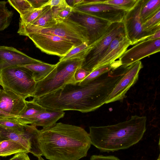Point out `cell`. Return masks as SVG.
I'll return each mask as SVG.
<instances>
[{
  "label": "cell",
  "mask_w": 160,
  "mask_h": 160,
  "mask_svg": "<svg viewBox=\"0 0 160 160\" xmlns=\"http://www.w3.org/2000/svg\"><path fill=\"white\" fill-rule=\"evenodd\" d=\"M115 70L101 75L86 85L68 84L53 92L32 100L50 110H74L82 113L94 111L105 104L124 74L123 70L114 72Z\"/></svg>",
  "instance_id": "obj_1"
},
{
  "label": "cell",
  "mask_w": 160,
  "mask_h": 160,
  "mask_svg": "<svg viewBox=\"0 0 160 160\" xmlns=\"http://www.w3.org/2000/svg\"><path fill=\"white\" fill-rule=\"evenodd\" d=\"M39 130L42 155L50 160H79L91 145L89 133L80 127L58 122Z\"/></svg>",
  "instance_id": "obj_2"
},
{
  "label": "cell",
  "mask_w": 160,
  "mask_h": 160,
  "mask_svg": "<svg viewBox=\"0 0 160 160\" xmlns=\"http://www.w3.org/2000/svg\"><path fill=\"white\" fill-rule=\"evenodd\" d=\"M147 118L137 115L117 124L89 127L91 144L101 152L128 148L138 143L146 130Z\"/></svg>",
  "instance_id": "obj_3"
},
{
  "label": "cell",
  "mask_w": 160,
  "mask_h": 160,
  "mask_svg": "<svg viewBox=\"0 0 160 160\" xmlns=\"http://www.w3.org/2000/svg\"><path fill=\"white\" fill-rule=\"evenodd\" d=\"M84 59H76L59 61L54 70L46 78L37 82L32 97L37 98L53 92L65 85L75 83L74 76L81 68Z\"/></svg>",
  "instance_id": "obj_4"
},
{
  "label": "cell",
  "mask_w": 160,
  "mask_h": 160,
  "mask_svg": "<svg viewBox=\"0 0 160 160\" xmlns=\"http://www.w3.org/2000/svg\"><path fill=\"white\" fill-rule=\"evenodd\" d=\"M56 20L55 23L46 27L27 26L19 28L18 33L24 36L32 33L53 35L70 41L75 47L84 42L88 44L87 30L82 26L69 18Z\"/></svg>",
  "instance_id": "obj_5"
},
{
  "label": "cell",
  "mask_w": 160,
  "mask_h": 160,
  "mask_svg": "<svg viewBox=\"0 0 160 160\" xmlns=\"http://www.w3.org/2000/svg\"><path fill=\"white\" fill-rule=\"evenodd\" d=\"M37 82L30 72L21 66H14L0 71V85L24 99L32 97Z\"/></svg>",
  "instance_id": "obj_6"
},
{
  "label": "cell",
  "mask_w": 160,
  "mask_h": 160,
  "mask_svg": "<svg viewBox=\"0 0 160 160\" xmlns=\"http://www.w3.org/2000/svg\"><path fill=\"white\" fill-rule=\"evenodd\" d=\"M123 35L125 33L122 22L112 23L105 33L89 46L90 49L84 58L81 68L90 72L96 69L112 40Z\"/></svg>",
  "instance_id": "obj_7"
},
{
  "label": "cell",
  "mask_w": 160,
  "mask_h": 160,
  "mask_svg": "<svg viewBox=\"0 0 160 160\" xmlns=\"http://www.w3.org/2000/svg\"><path fill=\"white\" fill-rule=\"evenodd\" d=\"M39 135L40 130L31 125H25L21 129L6 128L0 126V142L8 140L17 142L38 158L42 155Z\"/></svg>",
  "instance_id": "obj_8"
},
{
  "label": "cell",
  "mask_w": 160,
  "mask_h": 160,
  "mask_svg": "<svg viewBox=\"0 0 160 160\" xmlns=\"http://www.w3.org/2000/svg\"><path fill=\"white\" fill-rule=\"evenodd\" d=\"M26 36L42 52L60 58L65 56L75 47L70 41L53 35L32 33L28 34Z\"/></svg>",
  "instance_id": "obj_9"
},
{
  "label": "cell",
  "mask_w": 160,
  "mask_h": 160,
  "mask_svg": "<svg viewBox=\"0 0 160 160\" xmlns=\"http://www.w3.org/2000/svg\"><path fill=\"white\" fill-rule=\"evenodd\" d=\"M142 2V0H138L134 7L127 11L122 22L126 36L131 42V45L145 40L152 35L145 31L142 28L140 15Z\"/></svg>",
  "instance_id": "obj_10"
},
{
  "label": "cell",
  "mask_w": 160,
  "mask_h": 160,
  "mask_svg": "<svg viewBox=\"0 0 160 160\" xmlns=\"http://www.w3.org/2000/svg\"><path fill=\"white\" fill-rule=\"evenodd\" d=\"M69 18L86 29L89 46L100 38L112 23L108 21L92 15L74 10Z\"/></svg>",
  "instance_id": "obj_11"
},
{
  "label": "cell",
  "mask_w": 160,
  "mask_h": 160,
  "mask_svg": "<svg viewBox=\"0 0 160 160\" xmlns=\"http://www.w3.org/2000/svg\"><path fill=\"white\" fill-rule=\"evenodd\" d=\"M160 51V38L146 40L126 50L119 58L121 66L126 68L141 59Z\"/></svg>",
  "instance_id": "obj_12"
},
{
  "label": "cell",
  "mask_w": 160,
  "mask_h": 160,
  "mask_svg": "<svg viewBox=\"0 0 160 160\" xmlns=\"http://www.w3.org/2000/svg\"><path fill=\"white\" fill-rule=\"evenodd\" d=\"M142 68L140 61L126 67L124 75L109 95L105 104L122 100L128 91L137 82L139 73Z\"/></svg>",
  "instance_id": "obj_13"
},
{
  "label": "cell",
  "mask_w": 160,
  "mask_h": 160,
  "mask_svg": "<svg viewBox=\"0 0 160 160\" xmlns=\"http://www.w3.org/2000/svg\"><path fill=\"white\" fill-rule=\"evenodd\" d=\"M26 100L8 90L0 88V118H16L26 108Z\"/></svg>",
  "instance_id": "obj_14"
},
{
  "label": "cell",
  "mask_w": 160,
  "mask_h": 160,
  "mask_svg": "<svg viewBox=\"0 0 160 160\" xmlns=\"http://www.w3.org/2000/svg\"><path fill=\"white\" fill-rule=\"evenodd\" d=\"M73 10L86 13L112 23L122 22L127 11L118 7L100 3L81 6Z\"/></svg>",
  "instance_id": "obj_15"
},
{
  "label": "cell",
  "mask_w": 160,
  "mask_h": 160,
  "mask_svg": "<svg viewBox=\"0 0 160 160\" xmlns=\"http://www.w3.org/2000/svg\"><path fill=\"white\" fill-rule=\"evenodd\" d=\"M12 47L0 46V71L14 66L42 62Z\"/></svg>",
  "instance_id": "obj_16"
},
{
  "label": "cell",
  "mask_w": 160,
  "mask_h": 160,
  "mask_svg": "<svg viewBox=\"0 0 160 160\" xmlns=\"http://www.w3.org/2000/svg\"><path fill=\"white\" fill-rule=\"evenodd\" d=\"M131 45V42L125 35L117 37L111 42L96 69L110 64L119 58Z\"/></svg>",
  "instance_id": "obj_17"
},
{
  "label": "cell",
  "mask_w": 160,
  "mask_h": 160,
  "mask_svg": "<svg viewBox=\"0 0 160 160\" xmlns=\"http://www.w3.org/2000/svg\"><path fill=\"white\" fill-rule=\"evenodd\" d=\"M64 111L47 109L46 110L37 114L18 121L26 125L30 124L35 126H41L46 128L55 124L57 121L63 118Z\"/></svg>",
  "instance_id": "obj_18"
},
{
  "label": "cell",
  "mask_w": 160,
  "mask_h": 160,
  "mask_svg": "<svg viewBox=\"0 0 160 160\" xmlns=\"http://www.w3.org/2000/svg\"><path fill=\"white\" fill-rule=\"evenodd\" d=\"M21 66L28 70L34 80L38 82L48 75L55 68L56 64H51L42 62Z\"/></svg>",
  "instance_id": "obj_19"
},
{
  "label": "cell",
  "mask_w": 160,
  "mask_h": 160,
  "mask_svg": "<svg viewBox=\"0 0 160 160\" xmlns=\"http://www.w3.org/2000/svg\"><path fill=\"white\" fill-rule=\"evenodd\" d=\"M23 152L29 153L24 146L17 142L8 140L0 142V156L7 157Z\"/></svg>",
  "instance_id": "obj_20"
},
{
  "label": "cell",
  "mask_w": 160,
  "mask_h": 160,
  "mask_svg": "<svg viewBox=\"0 0 160 160\" xmlns=\"http://www.w3.org/2000/svg\"><path fill=\"white\" fill-rule=\"evenodd\" d=\"M160 10V0H142L140 15L143 23Z\"/></svg>",
  "instance_id": "obj_21"
},
{
  "label": "cell",
  "mask_w": 160,
  "mask_h": 160,
  "mask_svg": "<svg viewBox=\"0 0 160 160\" xmlns=\"http://www.w3.org/2000/svg\"><path fill=\"white\" fill-rule=\"evenodd\" d=\"M56 22V20L52 17V7L47 6L44 7L42 12L36 19L26 26L46 27Z\"/></svg>",
  "instance_id": "obj_22"
},
{
  "label": "cell",
  "mask_w": 160,
  "mask_h": 160,
  "mask_svg": "<svg viewBox=\"0 0 160 160\" xmlns=\"http://www.w3.org/2000/svg\"><path fill=\"white\" fill-rule=\"evenodd\" d=\"M121 66L119 60L115 61L112 63L98 68L90 73L87 77L78 84L84 85L101 75L107 73L112 70L116 69Z\"/></svg>",
  "instance_id": "obj_23"
},
{
  "label": "cell",
  "mask_w": 160,
  "mask_h": 160,
  "mask_svg": "<svg viewBox=\"0 0 160 160\" xmlns=\"http://www.w3.org/2000/svg\"><path fill=\"white\" fill-rule=\"evenodd\" d=\"M90 49V46L87 42H84L75 47L65 56L60 58L59 61L70 59H84Z\"/></svg>",
  "instance_id": "obj_24"
},
{
  "label": "cell",
  "mask_w": 160,
  "mask_h": 160,
  "mask_svg": "<svg viewBox=\"0 0 160 160\" xmlns=\"http://www.w3.org/2000/svg\"><path fill=\"white\" fill-rule=\"evenodd\" d=\"M26 108L24 111L20 115L16 118H13L18 121L21 120L37 114L46 110V109L43 107L32 100L30 101L26 100Z\"/></svg>",
  "instance_id": "obj_25"
},
{
  "label": "cell",
  "mask_w": 160,
  "mask_h": 160,
  "mask_svg": "<svg viewBox=\"0 0 160 160\" xmlns=\"http://www.w3.org/2000/svg\"><path fill=\"white\" fill-rule=\"evenodd\" d=\"M5 1H0V32L7 28L12 21L13 12L9 10Z\"/></svg>",
  "instance_id": "obj_26"
},
{
  "label": "cell",
  "mask_w": 160,
  "mask_h": 160,
  "mask_svg": "<svg viewBox=\"0 0 160 160\" xmlns=\"http://www.w3.org/2000/svg\"><path fill=\"white\" fill-rule=\"evenodd\" d=\"M8 2L19 13L20 16L34 8L28 0H9Z\"/></svg>",
  "instance_id": "obj_27"
},
{
  "label": "cell",
  "mask_w": 160,
  "mask_h": 160,
  "mask_svg": "<svg viewBox=\"0 0 160 160\" xmlns=\"http://www.w3.org/2000/svg\"><path fill=\"white\" fill-rule=\"evenodd\" d=\"M44 7L34 8L24 15L20 16L19 27L21 28L31 23L38 17L43 11Z\"/></svg>",
  "instance_id": "obj_28"
},
{
  "label": "cell",
  "mask_w": 160,
  "mask_h": 160,
  "mask_svg": "<svg viewBox=\"0 0 160 160\" xmlns=\"http://www.w3.org/2000/svg\"><path fill=\"white\" fill-rule=\"evenodd\" d=\"M138 0H106L103 3L118 7L128 11L135 5Z\"/></svg>",
  "instance_id": "obj_29"
},
{
  "label": "cell",
  "mask_w": 160,
  "mask_h": 160,
  "mask_svg": "<svg viewBox=\"0 0 160 160\" xmlns=\"http://www.w3.org/2000/svg\"><path fill=\"white\" fill-rule=\"evenodd\" d=\"M52 17L55 20L68 18L71 14L73 8L68 6L63 8L52 7Z\"/></svg>",
  "instance_id": "obj_30"
},
{
  "label": "cell",
  "mask_w": 160,
  "mask_h": 160,
  "mask_svg": "<svg viewBox=\"0 0 160 160\" xmlns=\"http://www.w3.org/2000/svg\"><path fill=\"white\" fill-rule=\"evenodd\" d=\"M25 125L13 118H0V126L4 128L14 129H21Z\"/></svg>",
  "instance_id": "obj_31"
},
{
  "label": "cell",
  "mask_w": 160,
  "mask_h": 160,
  "mask_svg": "<svg viewBox=\"0 0 160 160\" xmlns=\"http://www.w3.org/2000/svg\"><path fill=\"white\" fill-rule=\"evenodd\" d=\"M90 72L80 68L76 72L74 76V80L75 83L80 82L86 78Z\"/></svg>",
  "instance_id": "obj_32"
},
{
  "label": "cell",
  "mask_w": 160,
  "mask_h": 160,
  "mask_svg": "<svg viewBox=\"0 0 160 160\" xmlns=\"http://www.w3.org/2000/svg\"><path fill=\"white\" fill-rule=\"evenodd\" d=\"M68 6V5L66 3L65 0H48L42 7L50 6L51 7L63 8Z\"/></svg>",
  "instance_id": "obj_33"
},
{
  "label": "cell",
  "mask_w": 160,
  "mask_h": 160,
  "mask_svg": "<svg viewBox=\"0 0 160 160\" xmlns=\"http://www.w3.org/2000/svg\"><path fill=\"white\" fill-rule=\"evenodd\" d=\"M90 160H120L117 157L113 156H104L101 155H93Z\"/></svg>",
  "instance_id": "obj_34"
},
{
  "label": "cell",
  "mask_w": 160,
  "mask_h": 160,
  "mask_svg": "<svg viewBox=\"0 0 160 160\" xmlns=\"http://www.w3.org/2000/svg\"><path fill=\"white\" fill-rule=\"evenodd\" d=\"M48 0H28L32 7L34 8H42Z\"/></svg>",
  "instance_id": "obj_35"
},
{
  "label": "cell",
  "mask_w": 160,
  "mask_h": 160,
  "mask_svg": "<svg viewBox=\"0 0 160 160\" xmlns=\"http://www.w3.org/2000/svg\"><path fill=\"white\" fill-rule=\"evenodd\" d=\"M9 160H30L27 153L25 152L16 154Z\"/></svg>",
  "instance_id": "obj_36"
},
{
  "label": "cell",
  "mask_w": 160,
  "mask_h": 160,
  "mask_svg": "<svg viewBox=\"0 0 160 160\" xmlns=\"http://www.w3.org/2000/svg\"><path fill=\"white\" fill-rule=\"evenodd\" d=\"M160 38V30H158L151 36L148 37L146 40H155Z\"/></svg>",
  "instance_id": "obj_37"
},
{
  "label": "cell",
  "mask_w": 160,
  "mask_h": 160,
  "mask_svg": "<svg viewBox=\"0 0 160 160\" xmlns=\"http://www.w3.org/2000/svg\"><path fill=\"white\" fill-rule=\"evenodd\" d=\"M66 2L68 6L73 8L74 0H67Z\"/></svg>",
  "instance_id": "obj_38"
},
{
  "label": "cell",
  "mask_w": 160,
  "mask_h": 160,
  "mask_svg": "<svg viewBox=\"0 0 160 160\" xmlns=\"http://www.w3.org/2000/svg\"><path fill=\"white\" fill-rule=\"evenodd\" d=\"M38 160H44L41 157L38 158Z\"/></svg>",
  "instance_id": "obj_39"
}]
</instances>
